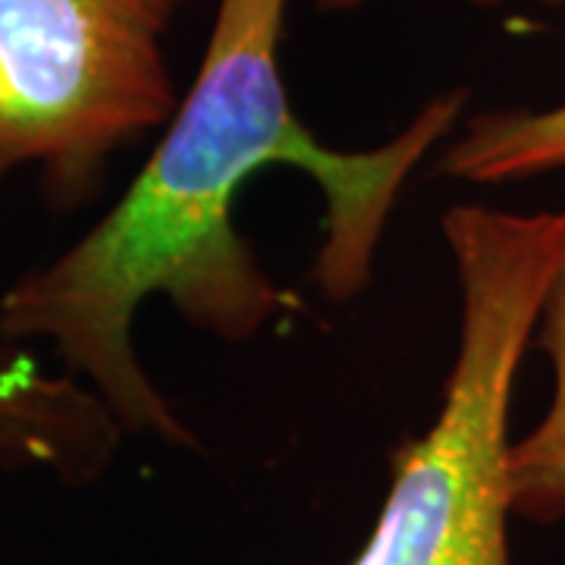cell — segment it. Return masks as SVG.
Segmentation results:
<instances>
[{
  "mask_svg": "<svg viewBox=\"0 0 565 565\" xmlns=\"http://www.w3.org/2000/svg\"><path fill=\"white\" fill-rule=\"evenodd\" d=\"M559 170H565V102L475 110L437 161V173L471 185H505Z\"/></svg>",
  "mask_w": 565,
  "mask_h": 565,
  "instance_id": "cell-5",
  "label": "cell"
},
{
  "mask_svg": "<svg viewBox=\"0 0 565 565\" xmlns=\"http://www.w3.org/2000/svg\"><path fill=\"white\" fill-rule=\"evenodd\" d=\"M126 430L79 377H47L29 359L0 355V465L44 471L66 487L102 481Z\"/></svg>",
  "mask_w": 565,
  "mask_h": 565,
  "instance_id": "cell-4",
  "label": "cell"
},
{
  "mask_svg": "<svg viewBox=\"0 0 565 565\" xmlns=\"http://www.w3.org/2000/svg\"><path fill=\"white\" fill-rule=\"evenodd\" d=\"M459 282V340L434 424L390 456V490L349 565H515L509 412L553 277L565 211L452 204L440 221Z\"/></svg>",
  "mask_w": 565,
  "mask_h": 565,
  "instance_id": "cell-2",
  "label": "cell"
},
{
  "mask_svg": "<svg viewBox=\"0 0 565 565\" xmlns=\"http://www.w3.org/2000/svg\"><path fill=\"white\" fill-rule=\"evenodd\" d=\"M534 345L553 367V396L537 427L509 446V497L519 519L553 525L565 519V264L546 292Z\"/></svg>",
  "mask_w": 565,
  "mask_h": 565,
  "instance_id": "cell-6",
  "label": "cell"
},
{
  "mask_svg": "<svg viewBox=\"0 0 565 565\" xmlns=\"http://www.w3.org/2000/svg\"><path fill=\"white\" fill-rule=\"evenodd\" d=\"M185 0H0V182L39 170L57 214L173 117L163 35Z\"/></svg>",
  "mask_w": 565,
  "mask_h": 565,
  "instance_id": "cell-3",
  "label": "cell"
},
{
  "mask_svg": "<svg viewBox=\"0 0 565 565\" xmlns=\"http://www.w3.org/2000/svg\"><path fill=\"white\" fill-rule=\"evenodd\" d=\"M289 0H217L199 73L161 141L102 221L0 296V340H47L126 430L202 449L136 352V315L163 296L189 327L252 343L302 299L267 274L236 223V199L264 167L289 163L323 199L311 277L333 305L359 299L408 177L462 122L468 88L424 104L377 148L323 145L299 120L282 79Z\"/></svg>",
  "mask_w": 565,
  "mask_h": 565,
  "instance_id": "cell-1",
  "label": "cell"
},
{
  "mask_svg": "<svg viewBox=\"0 0 565 565\" xmlns=\"http://www.w3.org/2000/svg\"><path fill=\"white\" fill-rule=\"evenodd\" d=\"M374 0H315V7L321 13H352V10H362ZM475 7H500V3H509V0H468ZM531 3H546V7H565V0H531Z\"/></svg>",
  "mask_w": 565,
  "mask_h": 565,
  "instance_id": "cell-7",
  "label": "cell"
}]
</instances>
